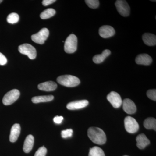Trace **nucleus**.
<instances>
[{"label": "nucleus", "instance_id": "dca6fc26", "mask_svg": "<svg viewBox=\"0 0 156 156\" xmlns=\"http://www.w3.org/2000/svg\"><path fill=\"white\" fill-rule=\"evenodd\" d=\"M20 126L19 124H15L11 129L9 139L11 142H15L17 141L20 133Z\"/></svg>", "mask_w": 156, "mask_h": 156}, {"label": "nucleus", "instance_id": "f8f14e48", "mask_svg": "<svg viewBox=\"0 0 156 156\" xmlns=\"http://www.w3.org/2000/svg\"><path fill=\"white\" fill-rule=\"evenodd\" d=\"M89 104V101L87 100L76 101L68 104L66 108L69 110L80 109L86 107Z\"/></svg>", "mask_w": 156, "mask_h": 156}, {"label": "nucleus", "instance_id": "9b49d317", "mask_svg": "<svg viewBox=\"0 0 156 156\" xmlns=\"http://www.w3.org/2000/svg\"><path fill=\"white\" fill-rule=\"evenodd\" d=\"M124 111L128 114H132L136 112V108L134 102L129 98H126L122 101Z\"/></svg>", "mask_w": 156, "mask_h": 156}, {"label": "nucleus", "instance_id": "a878e982", "mask_svg": "<svg viewBox=\"0 0 156 156\" xmlns=\"http://www.w3.org/2000/svg\"><path fill=\"white\" fill-rule=\"evenodd\" d=\"M47 153V149L45 147L43 146L39 148L36 152L34 156H45Z\"/></svg>", "mask_w": 156, "mask_h": 156}, {"label": "nucleus", "instance_id": "f257e3e1", "mask_svg": "<svg viewBox=\"0 0 156 156\" xmlns=\"http://www.w3.org/2000/svg\"><path fill=\"white\" fill-rule=\"evenodd\" d=\"M88 136L94 143L99 145L104 144L106 141V134L104 131L97 127H90L88 130Z\"/></svg>", "mask_w": 156, "mask_h": 156}, {"label": "nucleus", "instance_id": "cd10ccee", "mask_svg": "<svg viewBox=\"0 0 156 156\" xmlns=\"http://www.w3.org/2000/svg\"><path fill=\"white\" fill-rule=\"evenodd\" d=\"M147 95L150 99L151 100L156 101V90L155 89H150L148 90L147 92Z\"/></svg>", "mask_w": 156, "mask_h": 156}, {"label": "nucleus", "instance_id": "20e7f679", "mask_svg": "<svg viewBox=\"0 0 156 156\" xmlns=\"http://www.w3.org/2000/svg\"><path fill=\"white\" fill-rule=\"evenodd\" d=\"M18 50L21 54L27 55L29 58L34 59L37 56V51L33 46L28 44H24L18 47Z\"/></svg>", "mask_w": 156, "mask_h": 156}, {"label": "nucleus", "instance_id": "39448f33", "mask_svg": "<svg viewBox=\"0 0 156 156\" xmlns=\"http://www.w3.org/2000/svg\"><path fill=\"white\" fill-rule=\"evenodd\" d=\"M20 92L19 90L14 89L7 92L3 98V104L9 105L14 103L19 98Z\"/></svg>", "mask_w": 156, "mask_h": 156}, {"label": "nucleus", "instance_id": "412c9836", "mask_svg": "<svg viewBox=\"0 0 156 156\" xmlns=\"http://www.w3.org/2000/svg\"><path fill=\"white\" fill-rule=\"evenodd\" d=\"M144 126L146 129L156 130V120L153 118H148L146 119L144 122Z\"/></svg>", "mask_w": 156, "mask_h": 156}, {"label": "nucleus", "instance_id": "2eb2a0df", "mask_svg": "<svg viewBox=\"0 0 156 156\" xmlns=\"http://www.w3.org/2000/svg\"><path fill=\"white\" fill-rule=\"evenodd\" d=\"M136 146L140 149H143L150 143L149 140L144 134H139L136 137Z\"/></svg>", "mask_w": 156, "mask_h": 156}, {"label": "nucleus", "instance_id": "5701e85b", "mask_svg": "<svg viewBox=\"0 0 156 156\" xmlns=\"http://www.w3.org/2000/svg\"><path fill=\"white\" fill-rule=\"evenodd\" d=\"M89 156H105V154L101 148L96 146L90 149Z\"/></svg>", "mask_w": 156, "mask_h": 156}, {"label": "nucleus", "instance_id": "7ed1b4c3", "mask_svg": "<svg viewBox=\"0 0 156 156\" xmlns=\"http://www.w3.org/2000/svg\"><path fill=\"white\" fill-rule=\"evenodd\" d=\"M77 38L75 35L71 34L67 37L64 44V50L66 53H74L77 48Z\"/></svg>", "mask_w": 156, "mask_h": 156}, {"label": "nucleus", "instance_id": "c756f323", "mask_svg": "<svg viewBox=\"0 0 156 156\" xmlns=\"http://www.w3.org/2000/svg\"><path fill=\"white\" fill-rule=\"evenodd\" d=\"M63 120V117L62 116H56L55 118L53 119V121L54 122L56 123V124H60L62 123V120Z\"/></svg>", "mask_w": 156, "mask_h": 156}, {"label": "nucleus", "instance_id": "393cba45", "mask_svg": "<svg viewBox=\"0 0 156 156\" xmlns=\"http://www.w3.org/2000/svg\"><path fill=\"white\" fill-rule=\"evenodd\" d=\"M85 2L89 8L92 9H96L99 5V2L98 0H86Z\"/></svg>", "mask_w": 156, "mask_h": 156}, {"label": "nucleus", "instance_id": "ddd939ff", "mask_svg": "<svg viewBox=\"0 0 156 156\" xmlns=\"http://www.w3.org/2000/svg\"><path fill=\"white\" fill-rule=\"evenodd\" d=\"M136 63L143 65H149L152 62V58L147 54H140L136 56L135 58Z\"/></svg>", "mask_w": 156, "mask_h": 156}, {"label": "nucleus", "instance_id": "c85d7f7f", "mask_svg": "<svg viewBox=\"0 0 156 156\" xmlns=\"http://www.w3.org/2000/svg\"><path fill=\"white\" fill-rule=\"evenodd\" d=\"M7 59L5 56L1 53H0V65H5L7 63Z\"/></svg>", "mask_w": 156, "mask_h": 156}, {"label": "nucleus", "instance_id": "2f4dec72", "mask_svg": "<svg viewBox=\"0 0 156 156\" xmlns=\"http://www.w3.org/2000/svg\"><path fill=\"white\" fill-rule=\"evenodd\" d=\"M3 2L2 0H0V4H1V3L2 2Z\"/></svg>", "mask_w": 156, "mask_h": 156}, {"label": "nucleus", "instance_id": "b1692460", "mask_svg": "<svg viewBox=\"0 0 156 156\" xmlns=\"http://www.w3.org/2000/svg\"><path fill=\"white\" fill-rule=\"evenodd\" d=\"M7 22L11 24L17 23L19 20V16L17 13H12L8 15Z\"/></svg>", "mask_w": 156, "mask_h": 156}, {"label": "nucleus", "instance_id": "0eeeda50", "mask_svg": "<svg viewBox=\"0 0 156 156\" xmlns=\"http://www.w3.org/2000/svg\"><path fill=\"white\" fill-rule=\"evenodd\" d=\"M49 35V31L48 29H42L37 33L31 36V39L37 44H43L47 40Z\"/></svg>", "mask_w": 156, "mask_h": 156}, {"label": "nucleus", "instance_id": "9d476101", "mask_svg": "<svg viewBox=\"0 0 156 156\" xmlns=\"http://www.w3.org/2000/svg\"><path fill=\"white\" fill-rule=\"evenodd\" d=\"M115 32L113 27L111 26L104 25L99 29V34L101 37L107 38L114 35Z\"/></svg>", "mask_w": 156, "mask_h": 156}, {"label": "nucleus", "instance_id": "f3484780", "mask_svg": "<svg viewBox=\"0 0 156 156\" xmlns=\"http://www.w3.org/2000/svg\"><path fill=\"white\" fill-rule=\"evenodd\" d=\"M142 40L144 43L148 46H155L156 44V37L153 34L145 33L142 36Z\"/></svg>", "mask_w": 156, "mask_h": 156}, {"label": "nucleus", "instance_id": "473e14b6", "mask_svg": "<svg viewBox=\"0 0 156 156\" xmlns=\"http://www.w3.org/2000/svg\"></svg>", "mask_w": 156, "mask_h": 156}, {"label": "nucleus", "instance_id": "f03ea898", "mask_svg": "<svg viewBox=\"0 0 156 156\" xmlns=\"http://www.w3.org/2000/svg\"><path fill=\"white\" fill-rule=\"evenodd\" d=\"M57 81L62 86L68 87H74L78 86L80 83L79 78L75 76L66 75L58 77Z\"/></svg>", "mask_w": 156, "mask_h": 156}, {"label": "nucleus", "instance_id": "7c9ffc66", "mask_svg": "<svg viewBox=\"0 0 156 156\" xmlns=\"http://www.w3.org/2000/svg\"><path fill=\"white\" fill-rule=\"evenodd\" d=\"M56 0H44L42 2V4L43 5L47 6L49 5H51L56 2Z\"/></svg>", "mask_w": 156, "mask_h": 156}, {"label": "nucleus", "instance_id": "a211bd4d", "mask_svg": "<svg viewBox=\"0 0 156 156\" xmlns=\"http://www.w3.org/2000/svg\"><path fill=\"white\" fill-rule=\"evenodd\" d=\"M34 140V139L32 135L30 134L27 136L23 146V150L24 152L28 153L31 151L33 147Z\"/></svg>", "mask_w": 156, "mask_h": 156}, {"label": "nucleus", "instance_id": "6ab92c4d", "mask_svg": "<svg viewBox=\"0 0 156 156\" xmlns=\"http://www.w3.org/2000/svg\"><path fill=\"white\" fill-rule=\"evenodd\" d=\"M111 54L110 50H104L101 54L95 55L93 58V61L96 64H100L104 61L106 57Z\"/></svg>", "mask_w": 156, "mask_h": 156}, {"label": "nucleus", "instance_id": "bb28decb", "mask_svg": "<svg viewBox=\"0 0 156 156\" xmlns=\"http://www.w3.org/2000/svg\"><path fill=\"white\" fill-rule=\"evenodd\" d=\"M73 131L72 129H68L61 131L62 137L63 138H68L72 136Z\"/></svg>", "mask_w": 156, "mask_h": 156}, {"label": "nucleus", "instance_id": "423d86ee", "mask_svg": "<svg viewBox=\"0 0 156 156\" xmlns=\"http://www.w3.org/2000/svg\"><path fill=\"white\" fill-rule=\"evenodd\" d=\"M124 123L126 131L128 133L133 134L138 131L139 128V125L134 118L130 116L126 117Z\"/></svg>", "mask_w": 156, "mask_h": 156}, {"label": "nucleus", "instance_id": "6e6552de", "mask_svg": "<svg viewBox=\"0 0 156 156\" xmlns=\"http://www.w3.org/2000/svg\"><path fill=\"white\" fill-rule=\"evenodd\" d=\"M115 5L119 14L123 17L129 16L130 13V8L128 3L124 0L116 1Z\"/></svg>", "mask_w": 156, "mask_h": 156}, {"label": "nucleus", "instance_id": "aec40b11", "mask_svg": "<svg viewBox=\"0 0 156 156\" xmlns=\"http://www.w3.org/2000/svg\"><path fill=\"white\" fill-rule=\"evenodd\" d=\"M54 98L52 95H44V96H35L32 98V101L34 103H39L41 102H48L51 101Z\"/></svg>", "mask_w": 156, "mask_h": 156}, {"label": "nucleus", "instance_id": "1a4fd4ad", "mask_svg": "<svg viewBox=\"0 0 156 156\" xmlns=\"http://www.w3.org/2000/svg\"><path fill=\"white\" fill-rule=\"evenodd\" d=\"M107 98L115 108H119L122 103L121 96L116 92H111L107 96Z\"/></svg>", "mask_w": 156, "mask_h": 156}, {"label": "nucleus", "instance_id": "4be33fe9", "mask_svg": "<svg viewBox=\"0 0 156 156\" xmlns=\"http://www.w3.org/2000/svg\"><path fill=\"white\" fill-rule=\"evenodd\" d=\"M56 14V11L53 9H48L43 11L40 14L42 19H47L53 17Z\"/></svg>", "mask_w": 156, "mask_h": 156}, {"label": "nucleus", "instance_id": "4468645a", "mask_svg": "<svg viewBox=\"0 0 156 156\" xmlns=\"http://www.w3.org/2000/svg\"><path fill=\"white\" fill-rule=\"evenodd\" d=\"M57 84L53 81H48L39 84L38 88L40 90L46 92H50L55 90L57 88Z\"/></svg>", "mask_w": 156, "mask_h": 156}]
</instances>
